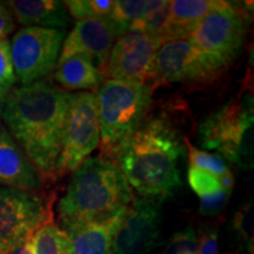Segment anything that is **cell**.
Returning <instances> with one entry per match:
<instances>
[{
	"mask_svg": "<svg viewBox=\"0 0 254 254\" xmlns=\"http://www.w3.org/2000/svg\"><path fill=\"white\" fill-rule=\"evenodd\" d=\"M68 101L67 92L40 80L12 90L2 105L8 133L44 176H56Z\"/></svg>",
	"mask_w": 254,
	"mask_h": 254,
	"instance_id": "6da1fadb",
	"label": "cell"
},
{
	"mask_svg": "<svg viewBox=\"0 0 254 254\" xmlns=\"http://www.w3.org/2000/svg\"><path fill=\"white\" fill-rule=\"evenodd\" d=\"M185 146L165 117L142 122L109 158L142 198L163 201L182 186L179 160Z\"/></svg>",
	"mask_w": 254,
	"mask_h": 254,
	"instance_id": "7a4b0ae2",
	"label": "cell"
},
{
	"mask_svg": "<svg viewBox=\"0 0 254 254\" xmlns=\"http://www.w3.org/2000/svg\"><path fill=\"white\" fill-rule=\"evenodd\" d=\"M133 192L118 166L105 157L85 159L73 173L57 212L62 230L109 220L126 211Z\"/></svg>",
	"mask_w": 254,
	"mask_h": 254,
	"instance_id": "3957f363",
	"label": "cell"
},
{
	"mask_svg": "<svg viewBox=\"0 0 254 254\" xmlns=\"http://www.w3.org/2000/svg\"><path fill=\"white\" fill-rule=\"evenodd\" d=\"M101 157L109 158L117 146L146 119L152 105L150 85L106 80L97 93Z\"/></svg>",
	"mask_w": 254,
	"mask_h": 254,
	"instance_id": "277c9868",
	"label": "cell"
},
{
	"mask_svg": "<svg viewBox=\"0 0 254 254\" xmlns=\"http://www.w3.org/2000/svg\"><path fill=\"white\" fill-rule=\"evenodd\" d=\"M201 144L215 150L243 170L254 164V119L252 97L230 100L215 110L199 127Z\"/></svg>",
	"mask_w": 254,
	"mask_h": 254,
	"instance_id": "5b68a950",
	"label": "cell"
},
{
	"mask_svg": "<svg viewBox=\"0 0 254 254\" xmlns=\"http://www.w3.org/2000/svg\"><path fill=\"white\" fill-rule=\"evenodd\" d=\"M228 63L189 40L168 41L160 46L153 63L151 88L174 82L211 84L226 71Z\"/></svg>",
	"mask_w": 254,
	"mask_h": 254,
	"instance_id": "8992f818",
	"label": "cell"
},
{
	"mask_svg": "<svg viewBox=\"0 0 254 254\" xmlns=\"http://www.w3.org/2000/svg\"><path fill=\"white\" fill-rule=\"evenodd\" d=\"M100 142V124L97 94L79 92L69 94L64 128L62 152L56 166V176L74 172Z\"/></svg>",
	"mask_w": 254,
	"mask_h": 254,
	"instance_id": "52a82bcc",
	"label": "cell"
},
{
	"mask_svg": "<svg viewBox=\"0 0 254 254\" xmlns=\"http://www.w3.org/2000/svg\"><path fill=\"white\" fill-rule=\"evenodd\" d=\"M65 37V30L43 27H24L14 34L11 58L23 86L40 81L56 68Z\"/></svg>",
	"mask_w": 254,
	"mask_h": 254,
	"instance_id": "ba28073f",
	"label": "cell"
},
{
	"mask_svg": "<svg viewBox=\"0 0 254 254\" xmlns=\"http://www.w3.org/2000/svg\"><path fill=\"white\" fill-rule=\"evenodd\" d=\"M245 13L247 12L233 2L215 1L186 40L205 52L221 57L230 64L245 41Z\"/></svg>",
	"mask_w": 254,
	"mask_h": 254,
	"instance_id": "9c48e42d",
	"label": "cell"
},
{
	"mask_svg": "<svg viewBox=\"0 0 254 254\" xmlns=\"http://www.w3.org/2000/svg\"><path fill=\"white\" fill-rule=\"evenodd\" d=\"M51 220L50 202L38 193L0 187V252L27 241Z\"/></svg>",
	"mask_w": 254,
	"mask_h": 254,
	"instance_id": "30bf717a",
	"label": "cell"
},
{
	"mask_svg": "<svg viewBox=\"0 0 254 254\" xmlns=\"http://www.w3.org/2000/svg\"><path fill=\"white\" fill-rule=\"evenodd\" d=\"M161 43L144 32L128 30L117 39L111 51L105 74L111 80L147 85Z\"/></svg>",
	"mask_w": 254,
	"mask_h": 254,
	"instance_id": "8fae6325",
	"label": "cell"
},
{
	"mask_svg": "<svg viewBox=\"0 0 254 254\" xmlns=\"http://www.w3.org/2000/svg\"><path fill=\"white\" fill-rule=\"evenodd\" d=\"M160 201L133 198L114 237V254H150L161 244Z\"/></svg>",
	"mask_w": 254,
	"mask_h": 254,
	"instance_id": "7c38bea8",
	"label": "cell"
},
{
	"mask_svg": "<svg viewBox=\"0 0 254 254\" xmlns=\"http://www.w3.org/2000/svg\"><path fill=\"white\" fill-rule=\"evenodd\" d=\"M120 36L122 32L110 17L79 20L64 40L58 62L75 55L86 56L105 75L110 53Z\"/></svg>",
	"mask_w": 254,
	"mask_h": 254,
	"instance_id": "4fadbf2b",
	"label": "cell"
},
{
	"mask_svg": "<svg viewBox=\"0 0 254 254\" xmlns=\"http://www.w3.org/2000/svg\"><path fill=\"white\" fill-rule=\"evenodd\" d=\"M0 187L31 192L41 189L39 172L5 128L0 129Z\"/></svg>",
	"mask_w": 254,
	"mask_h": 254,
	"instance_id": "5bb4252c",
	"label": "cell"
},
{
	"mask_svg": "<svg viewBox=\"0 0 254 254\" xmlns=\"http://www.w3.org/2000/svg\"><path fill=\"white\" fill-rule=\"evenodd\" d=\"M5 4L17 23L26 27L62 30L71 25L67 8L58 0H9Z\"/></svg>",
	"mask_w": 254,
	"mask_h": 254,
	"instance_id": "9a60e30c",
	"label": "cell"
},
{
	"mask_svg": "<svg viewBox=\"0 0 254 254\" xmlns=\"http://www.w3.org/2000/svg\"><path fill=\"white\" fill-rule=\"evenodd\" d=\"M126 211L109 220L80 225L65 232L69 239L71 254H109Z\"/></svg>",
	"mask_w": 254,
	"mask_h": 254,
	"instance_id": "2e32d148",
	"label": "cell"
},
{
	"mask_svg": "<svg viewBox=\"0 0 254 254\" xmlns=\"http://www.w3.org/2000/svg\"><path fill=\"white\" fill-rule=\"evenodd\" d=\"M214 5V0L168 1V19L160 43L186 40Z\"/></svg>",
	"mask_w": 254,
	"mask_h": 254,
	"instance_id": "e0dca14e",
	"label": "cell"
},
{
	"mask_svg": "<svg viewBox=\"0 0 254 254\" xmlns=\"http://www.w3.org/2000/svg\"><path fill=\"white\" fill-rule=\"evenodd\" d=\"M55 79L66 90H95L104 74L86 56L75 55L57 63Z\"/></svg>",
	"mask_w": 254,
	"mask_h": 254,
	"instance_id": "ac0fdd59",
	"label": "cell"
},
{
	"mask_svg": "<svg viewBox=\"0 0 254 254\" xmlns=\"http://www.w3.org/2000/svg\"><path fill=\"white\" fill-rule=\"evenodd\" d=\"M32 254H71L67 234L52 221L33 232L28 239Z\"/></svg>",
	"mask_w": 254,
	"mask_h": 254,
	"instance_id": "d6986e66",
	"label": "cell"
},
{
	"mask_svg": "<svg viewBox=\"0 0 254 254\" xmlns=\"http://www.w3.org/2000/svg\"><path fill=\"white\" fill-rule=\"evenodd\" d=\"M166 4L167 1L164 0H119L114 1V8L110 18L124 34L132 25Z\"/></svg>",
	"mask_w": 254,
	"mask_h": 254,
	"instance_id": "ffe728a7",
	"label": "cell"
},
{
	"mask_svg": "<svg viewBox=\"0 0 254 254\" xmlns=\"http://www.w3.org/2000/svg\"><path fill=\"white\" fill-rule=\"evenodd\" d=\"M63 2L68 14L77 21L110 17L114 8L113 0H67Z\"/></svg>",
	"mask_w": 254,
	"mask_h": 254,
	"instance_id": "44dd1931",
	"label": "cell"
},
{
	"mask_svg": "<svg viewBox=\"0 0 254 254\" xmlns=\"http://www.w3.org/2000/svg\"><path fill=\"white\" fill-rule=\"evenodd\" d=\"M253 202H247L238 209L232 219V231L239 241L240 247L253 253Z\"/></svg>",
	"mask_w": 254,
	"mask_h": 254,
	"instance_id": "7402d4cb",
	"label": "cell"
},
{
	"mask_svg": "<svg viewBox=\"0 0 254 254\" xmlns=\"http://www.w3.org/2000/svg\"><path fill=\"white\" fill-rule=\"evenodd\" d=\"M184 141H185L187 150H189V159L190 164V166H194L200 168V170L207 171V172L217 177L227 172L228 166L224 161V159H221L215 154L207 153V152L200 151L198 148L193 147L186 138H184Z\"/></svg>",
	"mask_w": 254,
	"mask_h": 254,
	"instance_id": "603a6c76",
	"label": "cell"
},
{
	"mask_svg": "<svg viewBox=\"0 0 254 254\" xmlns=\"http://www.w3.org/2000/svg\"><path fill=\"white\" fill-rule=\"evenodd\" d=\"M187 179H189L190 189L199 195V198L212 194V193L221 190L217 176H213L207 171L200 170L198 167L190 166Z\"/></svg>",
	"mask_w": 254,
	"mask_h": 254,
	"instance_id": "cb8c5ba5",
	"label": "cell"
},
{
	"mask_svg": "<svg viewBox=\"0 0 254 254\" xmlns=\"http://www.w3.org/2000/svg\"><path fill=\"white\" fill-rule=\"evenodd\" d=\"M196 239L195 232L192 227L173 234L168 244L165 247L164 254H196Z\"/></svg>",
	"mask_w": 254,
	"mask_h": 254,
	"instance_id": "d4e9b609",
	"label": "cell"
},
{
	"mask_svg": "<svg viewBox=\"0 0 254 254\" xmlns=\"http://www.w3.org/2000/svg\"><path fill=\"white\" fill-rule=\"evenodd\" d=\"M17 78L11 58V43L7 39H0V88L7 93Z\"/></svg>",
	"mask_w": 254,
	"mask_h": 254,
	"instance_id": "484cf974",
	"label": "cell"
},
{
	"mask_svg": "<svg viewBox=\"0 0 254 254\" xmlns=\"http://www.w3.org/2000/svg\"><path fill=\"white\" fill-rule=\"evenodd\" d=\"M230 195L231 190L221 189L212 194L200 196V213L206 217H212V215L220 213L226 206Z\"/></svg>",
	"mask_w": 254,
	"mask_h": 254,
	"instance_id": "4316f807",
	"label": "cell"
},
{
	"mask_svg": "<svg viewBox=\"0 0 254 254\" xmlns=\"http://www.w3.org/2000/svg\"><path fill=\"white\" fill-rule=\"evenodd\" d=\"M218 230L208 227L201 231L196 246V254H219Z\"/></svg>",
	"mask_w": 254,
	"mask_h": 254,
	"instance_id": "83f0119b",
	"label": "cell"
},
{
	"mask_svg": "<svg viewBox=\"0 0 254 254\" xmlns=\"http://www.w3.org/2000/svg\"><path fill=\"white\" fill-rule=\"evenodd\" d=\"M15 28V21L5 2L0 1V39H6Z\"/></svg>",
	"mask_w": 254,
	"mask_h": 254,
	"instance_id": "f1b7e54d",
	"label": "cell"
},
{
	"mask_svg": "<svg viewBox=\"0 0 254 254\" xmlns=\"http://www.w3.org/2000/svg\"><path fill=\"white\" fill-rule=\"evenodd\" d=\"M0 254H32V253L30 251V247H28V240H27L21 244H18V245L9 247L7 250L1 251Z\"/></svg>",
	"mask_w": 254,
	"mask_h": 254,
	"instance_id": "f546056e",
	"label": "cell"
},
{
	"mask_svg": "<svg viewBox=\"0 0 254 254\" xmlns=\"http://www.w3.org/2000/svg\"><path fill=\"white\" fill-rule=\"evenodd\" d=\"M218 180L219 183H220L221 189L231 190L232 192V189H233L234 186V177L230 170H228L227 172H225L224 174H221V176H219Z\"/></svg>",
	"mask_w": 254,
	"mask_h": 254,
	"instance_id": "4dcf8cb0",
	"label": "cell"
},
{
	"mask_svg": "<svg viewBox=\"0 0 254 254\" xmlns=\"http://www.w3.org/2000/svg\"><path fill=\"white\" fill-rule=\"evenodd\" d=\"M7 93L2 90V88H0V112H1V109H2V105H4V101H5V98Z\"/></svg>",
	"mask_w": 254,
	"mask_h": 254,
	"instance_id": "1f68e13d",
	"label": "cell"
},
{
	"mask_svg": "<svg viewBox=\"0 0 254 254\" xmlns=\"http://www.w3.org/2000/svg\"><path fill=\"white\" fill-rule=\"evenodd\" d=\"M109 254H114V253H113V252H112V251H111V252H110V253H109Z\"/></svg>",
	"mask_w": 254,
	"mask_h": 254,
	"instance_id": "d6a6232c",
	"label": "cell"
}]
</instances>
